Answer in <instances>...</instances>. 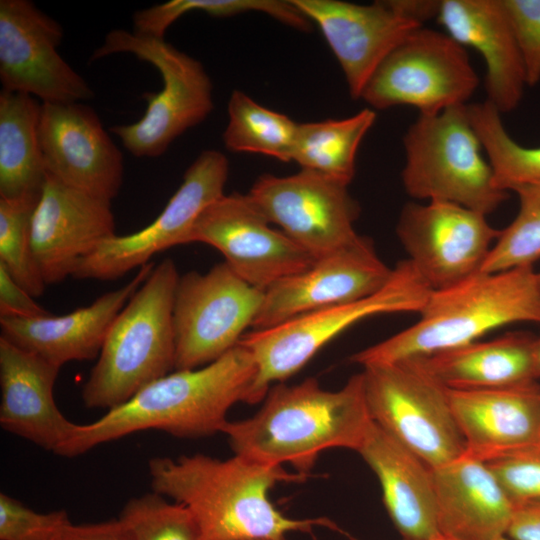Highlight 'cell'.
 Wrapping results in <instances>:
<instances>
[{
	"label": "cell",
	"mask_w": 540,
	"mask_h": 540,
	"mask_svg": "<svg viewBox=\"0 0 540 540\" xmlns=\"http://www.w3.org/2000/svg\"><path fill=\"white\" fill-rule=\"evenodd\" d=\"M148 469L153 491L185 505L202 540H272L316 526L337 529L328 518H291L274 506L269 495L276 484L309 477L284 466L236 454L228 459L193 454L155 457Z\"/></svg>",
	"instance_id": "obj_1"
},
{
	"label": "cell",
	"mask_w": 540,
	"mask_h": 540,
	"mask_svg": "<svg viewBox=\"0 0 540 540\" xmlns=\"http://www.w3.org/2000/svg\"><path fill=\"white\" fill-rule=\"evenodd\" d=\"M256 375L252 353L239 343L207 365L173 370L91 423H76L58 456H79L98 445L151 429L179 438L222 433L232 406L250 404Z\"/></svg>",
	"instance_id": "obj_2"
},
{
	"label": "cell",
	"mask_w": 540,
	"mask_h": 540,
	"mask_svg": "<svg viewBox=\"0 0 540 540\" xmlns=\"http://www.w3.org/2000/svg\"><path fill=\"white\" fill-rule=\"evenodd\" d=\"M251 417L228 421L222 433L234 454L256 462L291 465L309 475L320 454L332 448L357 452L372 423L362 373L335 391L314 378L274 384Z\"/></svg>",
	"instance_id": "obj_3"
},
{
	"label": "cell",
	"mask_w": 540,
	"mask_h": 540,
	"mask_svg": "<svg viewBox=\"0 0 540 540\" xmlns=\"http://www.w3.org/2000/svg\"><path fill=\"white\" fill-rule=\"evenodd\" d=\"M410 327L350 357L362 367L439 353L513 323L540 324V286L533 267L478 273L432 290Z\"/></svg>",
	"instance_id": "obj_4"
},
{
	"label": "cell",
	"mask_w": 540,
	"mask_h": 540,
	"mask_svg": "<svg viewBox=\"0 0 540 540\" xmlns=\"http://www.w3.org/2000/svg\"><path fill=\"white\" fill-rule=\"evenodd\" d=\"M179 274L166 258L113 321L82 388L87 408L110 410L175 367L173 302Z\"/></svg>",
	"instance_id": "obj_5"
},
{
	"label": "cell",
	"mask_w": 540,
	"mask_h": 540,
	"mask_svg": "<svg viewBox=\"0 0 540 540\" xmlns=\"http://www.w3.org/2000/svg\"><path fill=\"white\" fill-rule=\"evenodd\" d=\"M403 147L402 183L412 198L448 202L487 216L509 196L494 183L468 104L419 114L403 137Z\"/></svg>",
	"instance_id": "obj_6"
},
{
	"label": "cell",
	"mask_w": 540,
	"mask_h": 540,
	"mask_svg": "<svg viewBox=\"0 0 540 540\" xmlns=\"http://www.w3.org/2000/svg\"><path fill=\"white\" fill-rule=\"evenodd\" d=\"M432 289L407 259L397 263L376 293L245 333L240 344L252 353L257 375L250 404L262 401L272 384L300 371L326 344L357 322L381 314L420 312Z\"/></svg>",
	"instance_id": "obj_7"
},
{
	"label": "cell",
	"mask_w": 540,
	"mask_h": 540,
	"mask_svg": "<svg viewBox=\"0 0 540 540\" xmlns=\"http://www.w3.org/2000/svg\"><path fill=\"white\" fill-rule=\"evenodd\" d=\"M116 53H129L152 64L160 72L163 88L159 93L144 94L148 105L140 120L112 126L110 131L133 156L159 157L177 137L211 113V79L200 61L165 39L113 29L93 52L91 61Z\"/></svg>",
	"instance_id": "obj_8"
},
{
	"label": "cell",
	"mask_w": 540,
	"mask_h": 540,
	"mask_svg": "<svg viewBox=\"0 0 540 540\" xmlns=\"http://www.w3.org/2000/svg\"><path fill=\"white\" fill-rule=\"evenodd\" d=\"M371 419L431 469L466 453L448 389L415 360L363 366Z\"/></svg>",
	"instance_id": "obj_9"
},
{
	"label": "cell",
	"mask_w": 540,
	"mask_h": 540,
	"mask_svg": "<svg viewBox=\"0 0 540 540\" xmlns=\"http://www.w3.org/2000/svg\"><path fill=\"white\" fill-rule=\"evenodd\" d=\"M479 85L464 46L447 33L421 26L377 67L361 99L371 109L408 105L435 114L465 105Z\"/></svg>",
	"instance_id": "obj_10"
},
{
	"label": "cell",
	"mask_w": 540,
	"mask_h": 540,
	"mask_svg": "<svg viewBox=\"0 0 540 540\" xmlns=\"http://www.w3.org/2000/svg\"><path fill=\"white\" fill-rule=\"evenodd\" d=\"M263 299L264 291L225 262L206 273L179 276L173 302L174 370L202 367L237 346L253 326Z\"/></svg>",
	"instance_id": "obj_11"
},
{
	"label": "cell",
	"mask_w": 540,
	"mask_h": 540,
	"mask_svg": "<svg viewBox=\"0 0 540 540\" xmlns=\"http://www.w3.org/2000/svg\"><path fill=\"white\" fill-rule=\"evenodd\" d=\"M229 161L217 150H204L186 170L183 181L158 217L129 235L103 241L77 265L76 279L115 280L150 262L155 254L189 243L202 211L224 195Z\"/></svg>",
	"instance_id": "obj_12"
},
{
	"label": "cell",
	"mask_w": 540,
	"mask_h": 540,
	"mask_svg": "<svg viewBox=\"0 0 540 540\" xmlns=\"http://www.w3.org/2000/svg\"><path fill=\"white\" fill-rule=\"evenodd\" d=\"M348 186L316 171L264 174L247 195L268 221L317 259L355 240L360 207Z\"/></svg>",
	"instance_id": "obj_13"
},
{
	"label": "cell",
	"mask_w": 540,
	"mask_h": 540,
	"mask_svg": "<svg viewBox=\"0 0 540 540\" xmlns=\"http://www.w3.org/2000/svg\"><path fill=\"white\" fill-rule=\"evenodd\" d=\"M396 233L419 275L432 290H441L481 272L500 230L482 213L429 201L405 204Z\"/></svg>",
	"instance_id": "obj_14"
},
{
	"label": "cell",
	"mask_w": 540,
	"mask_h": 540,
	"mask_svg": "<svg viewBox=\"0 0 540 540\" xmlns=\"http://www.w3.org/2000/svg\"><path fill=\"white\" fill-rule=\"evenodd\" d=\"M273 226L247 194H224L198 216L189 243L216 248L239 277L265 291L315 261Z\"/></svg>",
	"instance_id": "obj_15"
},
{
	"label": "cell",
	"mask_w": 540,
	"mask_h": 540,
	"mask_svg": "<svg viewBox=\"0 0 540 540\" xmlns=\"http://www.w3.org/2000/svg\"><path fill=\"white\" fill-rule=\"evenodd\" d=\"M62 26L29 0L0 1L2 90L42 103H82L93 97L86 80L58 53Z\"/></svg>",
	"instance_id": "obj_16"
},
{
	"label": "cell",
	"mask_w": 540,
	"mask_h": 540,
	"mask_svg": "<svg viewBox=\"0 0 540 540\" xmlns=\"http://www.w3.org/2000/svg\"><path fill=\"white\" fill-rule=\"evenodd\" d=\"M389 268L372 241L358 237L315 261L307 269L284 278L264 291L253 330L277 326L321 308L368 297L390 280Z\"/></svg>",
	"instance_id": "obj_17"
},
{
	"label": "cell",
	"mask_w": 540,
	"mask_h": 540,
	"mask_svg": "<svg viewBox=\"0 0 540 540\" xmlns=\"http://www.w3.org/2000/svg\"><path fill=\"white\" fill-rule=\"evenodd\" d=\"M38 133L47 174L110 202L118 195L123 155L93 108L42 103Z\"/></svg>",
	"instance_id": "obj_18"
},
{
	"label": "cell",
	"mask_w": 540,
	"mask_h": 540,
	"mask_svg": "<svg viewBox=\"0 0 540 540\" xmlns=\"http://www.w3.org/2000/svg\"><path fill=\"white\" fill-rule=\"evenodd\" d=\"M323 33L344 73L353 99H360L380 63L414 30L399 0L355 4L339 0H292Z\"/></svg>",
	"instance_id": "obj_19"
},
{
	"label": "cell",
	"mask_w": 540,
	"mask_h": 540,
	"mask_svg": "<svg viewBox=\"0 0 540 540\" xmlns=\"http://www.w3.org/2000/svg\"><path fill=\"white\" fill-rule=\"evenodd\" d=\"M114 235L110 201L47 174L31 221L32 250L47 286L72 276L82 259Z\"/></svg>",
	"instance_id": "obj_20"
},
{
	"label": "cell",
	"mask_w": 540,
	"mask_h": 540,
	"mask_svg": "<svg viewBox=\"0 0 540 540\" xmlns=\"http://www.w3.org/2000/svg\"><path fill=\"white\" fill-rule=\"evenodd\" d=\"M466 454L489 462L540 447V386L448 389Z\"/></svg>",
	"instance_id": "obj_21"
},
{
	"label": "cell",
	"mask_w": 540,
	"mask_h": 540,
	"mask_svg": "<svg viewBox=\"0 0 540 540\" xmlns=\"http://www.w3.org/2000/svg\"><path fill=\"white\" fill-rule=\"evenodd\" d=\"M60 369L0 336V425L56 455L76 426L54 398Z\"/></svg>",
	"instance_id": "obj_22"
},
{
	"label": "cell",
	"mask_w": 540,
	"mask_h": 540,
	"mask_svg": "<svg viewBox=\"0 0 540 540\" xmlns=\"http://www.w3.org/2000/svg\"><path fill=\"white\" fill-rule=\"evenodd\" d=\"M153 267V262L147 263L124 286L106 292L92 304L65 315L49 314L38 318L0 316V336L60 368L67 362L98 358L116 316Z\"/></svg>",
	"instance_id": "obj_23"
},
{
	"label": "cell",
	"mask_w": 540,
	"mask_h": 540,
	"mask_svg": "<svg viewBox=\"0 0 540 540\" xmlns=\"http://www.w3.org/2000/svg\"><path fill=\"white\" fill-rule=\"evenodd\" d=\"M445 33L481 54L487 101L502 113L520 104L526 74L502 0H440L436 16Z\"/></svg>",
	"instance_id": "obj_24"
},
{
	"label": "cell",
	"mask_w": 540,
	"mask_h": 540,
	"mask_svg": "<svg viewBox=\"0 0 540 540\" xmlns=\"http://www.w3.org/2000/svg\"><path fill=\"white\" fill-rule=\"evenodd\" d=\"M441 535L455 540L506 536L514 505L488 465L466 453L432 469Z\"/></svg>",
	"instance_id": "obj_25"
},
{
	"label": "cell",
	"mask_w": 540,
	"mask_h": 540,
	"mask_svg": "<svg viewBox=\"0 0 540 540\" xmlns=\"http://www.w3.org/2000/svg\"><path fill=\"white\" fill-rule=\"evenodd\" d=\"M357 452L377 476L386 510L403 540L441 535L427 464L374 421Z\"/></svg>",
	"instance_id": "obj_26"
},
{
	"label": "cell",
	"mask_w": 540,
	"mask_h": 540,
	"mask_svg": "<svg viewBox=\"0 0 540 540\" xmlns=\"http://www.w3.org/2000/svg\"><path fill=\"white\" fill-rule=\"evenodd\" d=\"M534 340L527 333L512 332L413 360L447 389L512 387L537 380Z\"/></svg>",
	"instance_id": "obj_27"
},
{
	"label": "cell",
	"mask_w": 540,
	"mask_h": 540,
	"mask_svg": "<svg viewBox=\"0 0 540 540\" xmlns=\"http://www.w3.org/2000/svg\"><path fill=\"white\" fill-rule=\"evenodd\" d=\"M41 105L28 94L0 92V198L41 196L47 176L38 133Z\"/></svg>",
	"instance_id": "obj_28"
},
{
	"label": "cell",
	"mask_w": 540,
	"mask_h": 540,
	"mask_svg": "<svg viewBox=\"0 0 540 540\" xmlns=\"http://www.w3.org/2000/svg\"><path fill=\"white\" fill-rule=\"evenodd\" d=\"M375 120V111L365 108L342 119L299 123L292 161L349 185L357 151Z\"/></svg>",
	"instance_id": "obj_29"
},
{
	"label": "cell",
	"mask_w": 540,
	"mask_h": 540,
	"mask_svg": "<svg viewBox=\"0 0 540 540\" xmlns=\"http://www.w3.org/2000/svg\"><path fill=\"white\" fill-rule=\"evenodd\" d=\"M228 123L223 133L225 147L232 152H251L292 161L297 122L287 115L260 105L240 90L228 101Z\"/></svg>",
	"instance_id": "obj_30"
},
{
	"label": "cell",
	"mask_w": 540,
	"mask_h": 540,
	"mask_svg": "<svg viewBox=\"0 0 540 540\" xmlns=\"http://www.w3.org/2000/svg\"><path fill=\"white\" fill-rule=\"evenodd\" d=\"M471 124L487 154L495 185L504 191L540 180V146L517 143L489 101L468 104Z\"/></svg>",
	"instance_id": "obj_31"
},
{
	"label": "cell",
	"mask_w": 540,
	"mask_h": 540,
	"mask_svg": "<svg viewBox=\"0 0 540 540\" xmlns=\"http://www.w3.org/2000/svg\"><path fill=\"white\" fill-rule=\"evenodd\" d=\"M192 11H202L213 17H231L256 11L302 31H308L312 23L292 0H171L135 12L133 32L164 39L169 26Z\"/></svg>",
	"instance_id": "obj_32"
},
{
	"label": "cell",
	"mask_w": 540,
	"mask_h": 540,
	"mask_svg": "<svg viewBox=\"0 0 540 540\" xmlns=\"http://www.w3.org/2000/svg\"><path fill=\"white\" fill-rule=\"evenodd\" d=\"M519 200L513 221L491 248L482 273H495L520 267H533L540 259V180L512 190Z\"/></svg>",
	"instance_id": "obj_33"
},
{
	"label": "cell",
	"mask_w": 540,
	"mask_h": 540,
	"mask_svg": "<svg viewBox=\"0 0 540 540\" xmlns=\"http://www.w3.org/2000/svg\"><path fill=\"white\" fill-rule=\"evenodd\" d=\"M38 201L0 198V264L33 297L41 296L47 286L31 244V221Z\"/></svg>",
	"instance_id": "obj_34"
},
{
	"label": "cell",
	"mask_w": 540,
	"mask_h": 540,
	"mask_svg": "<svg viewBox=\"0 0 540 540\" xmlns=\"http://www.w3.org/2000/svg\"><path fill=\"white\" fill-rule=\"evenodd\" d=\"M118 519L130 540H202L190 510L155 491L130 499Z\"/></svg>",
	"instance_id": "obj_35"
},
{
	"label": "cell",
	"mask_w": 540,
	"mask_h": 540,
	"mask_svg": "<svg viewBox=\"0 0 540 540\" xmlns=\"http://www.w3.org/2000/svg\"><path fill=\"white\" fill-rule=\"evenodd\" d=\"M70 523L64 510L38 512L0 494V540H56Z\"/></svg>",
	"instance_id": "obj_36"
},
{
	"label": "cell",
	"mask_w": 540,
	"mask_h": 540,
	"mask_svg": "<svg viewBox=\"0 0 540 540\" xmlns=\"http://www.w3.org/2000/svg\"><path fill=\"white\" fill-rule=\"evenodd\" d=\"M515 506L540 502V447L486 462Z\"/></svg>",
	"instance_id": "obj_37"
},
{
	"label": "cell",
	"mask_w": 540,
	"mask_h": 540,
	"mask_svg": "<svg viewBox=\"0 0 540 540\" xmlns=\"http://www.w3.org/2000/svg\"><path fill=\"white\" fill-rule=\"evenodd\" d=\"M524 64L527 86L540 82V0H502Z\"/></svg>",
	"instance_id": "obj_38"
},
{
	"label": "cell",
	"mask_w": 540,
	"mask_h": 540,
	"mask_svg": "<svg viewBox=\"0 0 540 540\" xmlns=\"http://www.w3.org/2000/svg\"><path fill=\"white\" fill-rule=\"evenodd\" d=\"M34 298L0 264V316L38 318L51 314Z\"/></svg>",
	"instance_id": "obj_39"
},
{
	"label": "cell",
	"mask_w": 540,
	"mask_h": 540,
	"mask_svg": "<svg viewBox=\"0 0 540 540\" xmlns=\"http://www.w3.org/2000/svg\"><path fill=\"white\" fill-rule=\"evenodd\" d=\"M56 540H130L119 519L75 525L70 523Z\"/></svg>",
	"instance_id": "obj_40"
},
{
	"label": "cell",
	"mask_w": 540,
	"mask_h": 540,
	"mask_svg": "<svg viewBox=\"0 0 540 540\" xmlns=\"http://www.w3.org/2000/svg\"><path fill=\"white\" fill-rule=\"evenodd\" d=\"M506 535L511 540H540V502L515 506Z\"/></svg>",
	"instance_id": "obj_41"
},
{
	"label": "cell",
	"mask_w": 540,
	"mask_h": 540,
	"mask_svg": "<svg viewBox=\"0 0 540 540\" xmlns=\"http://www.w3.org/2000/svg\"><path fill=\"white\" fill-rule=\"evenodd\" d=\"M533 359L536 378H540V337L535 338L533 344Z\"/></svg>",
	"instance_id": "obj_42"
},
{
	"label": "cell",
	"mask_w": 540,
	"mask_h": 540,
	"mask_svg": "<svg viewBox=\"0 0 540 540\" xmlns=\"http://www.w3.org/2000/svg\"><path fill=\"white\" fill-rule=\"evenodd\" d=\"M430 540H455V539L444 536V535H439V536H437V537H435L433 539H430Z\"/></svg>",
	"instance_id": "obj_43"
},
{
	"label": "cell",
	"mask_w": 540,
	"mask_h": 540,
	"mask_svg": "<svg viewBox=\"0 0 540 540\" xmlns=\"http://www.w3.org/2000/svg\"><path fill=\"white\" fill-rule=\"evenodd\" d=\"M497 540H511V539H509V538L506 537V536H502V537L498 538Z\"/></svg>",
	"instance_id": "obj_44"
},
{
	"label": "cell",
	"mask_w": 540,
	"mask_h": 540,
	"mask_svg": "<svg viewBox=\"0 0 540 540\" xmlns=\"http://www.w3.org/2000/svg\"><path fill=\"white\" fill-rule=\"evenodd\" d=\"M538 274V282H539V286H540V272H537Z\"/></svg>",
	"instance_id": "obj_45"
},
{
	"label": "cell",
	"mask_w": 540,
	"mask_h": 540,
	"mask_svg": "<svg viewBox=\"0 0 540 540\" xmlns=\"http://www.w3.org/2000/svg\"><path fill=\"white\" fill-rule=\"evenodd\" d=\"M272 540H286V538H281V539H272Z\"/></svg>",
	"instance_id": "obj_46"
}]
</instances>
